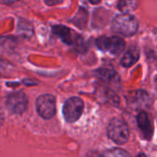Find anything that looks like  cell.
<instances>
[{
  "label": "cell",
  "mask_w": 157,
  "mask_h": 157,
  "mask_svg": "<svg viewBox=\"0 0 157 157\" xmlns=\"http://www.w3.org/2000/svg\"><path fill=\"white\" fill-rule=\"evenodd\" d=\"M139 23L135 17L129 14L117 16L112 22V30L124 36H131L138 31Z\"/></svg>",
  "instance_id": "obj_1"
},
{
  "label": "cell",
  "mask_w": 157,
  "mask_h": 157,
  "mask_svg": "<svg viewBox=\"0 0 157 157\" xmlns=\"http://www.w3.org/2000/svg\"><path fill=\"white\" fill-rule=\"evenodd\" d=\"M108 137L117 144H124L129 137V129L125 121L122 119H113L107 127Z\"/></svg>",
  "instance_id": "obj_2"
},
{
  "label": "cell",
  "mask_w": 157,
  "mask_h": 157,
  "mask_svg": "<svg viewBox=\"0 0 157 157\" xmlns=\"http://www.w3.org/2000/svg\"><path fill=\"white\" fill-rule=\"evenodd\" d=\"M83 101L78 97L67 99L63 106V116L67 122H75L81 117L83 112Z\"/></svg>",
  "instance_id": "obj_3"
},
{
  "label": "cell",
  "mask_w": 157,
  "mask_h": 157,
  "mask_svg": "<svg viewBox=\"0 0 157 157\" xmlns=\"http://www.w3.org/2000/svg\"><path fill=\"white\" fill-rule=\"evenodd\" d=\"M36 109L43 118H52L56 114V98L51 94L40 95L36 100Z\"/></svg>",
  "instance_id": "obj_4"
},
{
  "label": "cell",
  "mask_w": 157,
  "mask_h": 157,
  "mask_svg": "<svg viewBox=\"0 0 157 157\" xmlns=\"http://www.w3.org/2000/svg\"><path fill=\"white\" fill-rule=\"evenodd\" d=\"M96 45L103 51H109L113 55H118L125 49V41L122 38L102 36L96 40Z\"/></svg>",
  "instance_id": "obj_5"
},
{
  "label": "cell",
  "mask_w": 157,
  "mask_h": 157,
  "mask_svg": "<svg viewBox=\"0 0 157 157\" xmlns=\"http://www.w3.org/2000/svg\"><path fill=\"white\" fill-rule=\"evenodd\" d=\"M6 105L11 113L22 114L27 109L28 99L22 92H16L8 97Z\"/></svg>",
  "instance_id": "obj_6"
},
{
  "label": "cell",
  "mask_w": 157,
  "mask_h": 157,
  "mask_svg": "<svg viewBox=\"0 0 157 157\" xmlns=\"http://www.w3.org/2000/svg\"><path fill=\"white\" fill-rule=\"evenodd\" d=\"M53 33L58 36L65 44H74L76 43V37H78L77 33H74L70 29L62 26V25H56L53 27Z\"/></svg>",
  "instance_id": "obj_7"
},
{
  "label": "cell",
  "mask_w": 157,
  "mask_h": 157,
  "mask_svg": "<svg viewBox=\"0 0 157 157\" xmlns=\"http://www.w3.org/2000/svg\"><path fill=\"white\" fill-rule=\"evenodd\" d=\"M137 123L146 139H150L152 133V127L148 115L145 112H140L137 117Z\"/></svg>",
  "instance_id": "obj_8"
},
{
  "label": "cell",
  "mask_w": 157,
  "mask_h": 157,
  "mask_svg": "<svg viewBox=\"0 0 157 157\" xmlns=\"http://www.w3.org/2000/svg\"><path fill=\"white\" fill-rule=\"evenodd\" d=\"M140 57V52L139 49L136 46H131L127 53L124 55V56L121 59V65L125 67H131L134 63L138 61Z\"/></svg>",
  "instance_id": "obj_9"
},
{
  "label": "cell",
  "mask_w": 157,
  "mask_h": 157,
  "mask_svg": "<svg viewBox=\"0 0 157 157\" xmlns=\"http://www.w3.org/2000/svg\"><path fill=\"white\" fill-rule=\"evenodd\" d=\"M96 76L101 78L102 81L105 82H110L113 81V78L117 76V73L115 70L107 67H101L96 70Z\"/></svg>",
  "instance_id": "obj_10"
},
{
  "label": "cell",
  "mask_w": 157,
  "mask_h": 157,
  "mask_svg": "<svg viewBox=\"0 0 157 157\" xmlns=\"http://www.w3.org/2000/svg\"><path fill=\"white\" fill-rule=\"evenodd\" d=\"M138 2L139 0H119L118 9L123 12H129L137 8Z\"/></svg>",
  "instance_id": "obj_11"
},
{
  "label": "cell",
  "mask_w": 157,
  "mask_h": 157,
  "mask_svg": "<svg viewBox=\"0 0 157 157\" xmlns=\"http://www.w3.org/2000/svg\"><path fill=\"white\" fill-rule=\"evenodd\" d=\"M102 157H131L128 152L121 149H112L105 151Z\"/></svg>",
  "instance_id": "obj_12"
},
{
  "label": "cell",
  "mask_w": 157,
  "mask_h": 157,
  "mask_svg": "<svg viewBox=\"0 0 157 157\" xmlns=\"http://www.w3.org/2000/svg\"><path fill=\"white\" fill-rule=\"evenodd\" d=\"M19 0H0V3L5 4V5H12L16 2H18Z\"/></svg>",
  "instance_id": "obj_13"
},
{
  "label": "cell",
  "mask_w": 157,
  "mask_h": 157,
  "mask_svg": "<svg viewBox=\"0 0 157 157\" xmlns=\"http://www.w3.org/2000/svg\"><path fill=\"white\" fill-rule=\"evenodd\" d=\"M87 157H102V154L97 151H91L88 153Z\"/></svg>",
  "instance_id": "obj_14"
},
{
  "label": "cell",
  "mask_w": 157,
  "mask_h": 157,
  "mask_svg": "<svg viewBox=\"0 0 157 157\" xmlns=\"http://www.w3.org/2000/svg\"><path fill=\"white\" fill-rule=\"evenodd\" d=\"M45 2L49 5V6H53L56 4H58L61 2V0H45Z\"/></svg>",
  "instance_id": "obj_15"
},
{
  "label": "cell",
  "mask_w": 157,
  "mask_h": 157,
  "mask_svg": "<svg viewBox=\"0 0 157 157\" xmlns=\"http://www.w3.org/2000/svg\"><path fill=\"white\" fill-rule=\"evenodd\" d=\"M4 122V114H3V111L0 109V125Z\"/></svg>",
  "instance_id": "obj_16"
},
{
  "label": "cell",
  "mask_w": 157,
  "mask_h": 157,
  "mask_svg": "<svg viewBox=\"0 0 157 157\" xmlns=\"http://www.w3.org/2000/svg\"><path fill=\"white\" fill-rule=\"evenodd\" d=\"M89 1L94 5H96V4H99L101 2V0H89Z\"/></svg>",
  "instance_id": "obj_17"
},
{
  "label": "cell",
  "mask_w": 157,
  "mask_h": 157,
  "mask_svg": "<svg viewBox=\"0 0 157 157\" xmlns=\"http://www.w3.org/2000/svg\"><path fill=\"white\" fill-rule=\"evenodd\" d=\"M137 157H146V156H145V154H143V153H140V154H139Z\"/></svg>",
  "instance_id": "obj_18"
}]
</instances>
